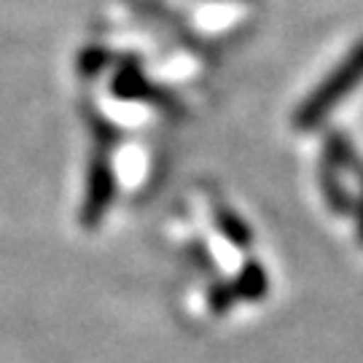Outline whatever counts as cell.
<instances>
[{
    "label": "cell",
    "instance_id": "1",
    "mask_svg": "<svg viewBox=\"0 0 363 363\" xmlns=\"http://www.w3.org/2000/svg\"><path fill=\"white\" fill-rule=\"evenodd\" d=\"M361 81H363V40H358L350 52L342 57V62L301 100V105L294 111V127L298 132L318 130L325 121V116L350 91H355L361 86Z\"/></svg>",
    "mask_w": 363,
    "mask_h": 363
},
{
    "label": "cell",
    "instance_id": "2",
    "mask_svg": "<svg viewBox=\"0 0 363 363\" xmlns=\"http://www.w3.org/2000/svg\"><path fill=\"white\" fill-rule=\"evenodd\" d=\"M116 194V178H113V169L108 164L105 156H97L91 162L89 169V181H86V194H84V210H81V220L86 226H97L103 216L108 213L111 202Z\"/></svg>",
    "mask_w": 363,
    "mask_h": 363
},
{
    "label": "cell",
    "instance_id": "3",
    "mask_svg": "<svg viewBox=\"0 0 363 363\" xmlns=\"http://www.w3.org/2000/svg\"><path fill=\"white\" fill-rule=\"evenodd\" d=\"M323 159H328L337 169L350 172L352 178L361 183V194H363V156L355 151V145H352L342 132H337V130L325 132Z\"/></svg>",
    "mask_w": 363,
    "mask_h": 363
},
{
    "label": "cell",
    "instance_id": "4",
    "mask_svg": "<svg viewBox=\"0 0 363 363\" xmlns=\"http://www.w3.org/2000/svg\"><path fill=\"white\" fill-rule=\"evenodd\" d=\"M318 186H320V194H323V202L328 205V210L334 216H350L352 213V194L345 189V183L339 178V169L328 162V159H320V167H318Z\"/></svg>",
    "mask_w": 363,
    "mask_h": 363
},
{
    "label": "cell",
    "instance_id": "5",
    "mask_svg": "<svg viewBox=\"0 0 363 363\" xmlns=\"http://www.w3.org/2000/svg\"><path fill=\"white\" fill-rule=\"evenodd\" d=\"M213 220H216V229L220 232V237H226L234 247H247L253 245V229L247 226V220L242 216H237L229 205H213Z\"/></svg>",
    "mask_w": 363,
    "mask_h": 363
},
{
    "label": "cell",
    "instance_id": "6",
    "mask_svg": "<svg viewBox=\"0 0 363 363\" xmlns=\"http://www.w3.org/2000/svg\"><path fill=\"white\" fill-rule=\"evenodd\" d=\"M234 294L237 298H245V301H261L269 291V277H267V269L261 267L259 261H245L240 267V272L234 277Z\"/></svg>",
    "mask_w": 363,
    "mask_h": 363
},
{
    "label": "cell",
    "instance_id": "7",
    "mask_svg": "<svg viewBox=\"0 0 363 363\" xmlns=\"http://www.w3.org/2000/svg\"><path fill=\"white\" fill-rule=\"evenodd\" d=\"M113 91L121 94V97H145V94H151L148 89V84H145V78L135 70V67H124L121 73L116 76V84H113Z\"/></svg>",
    "mask_w": 363,
    "mask_h": 363
},
{
    "label": "cell",
    "instance_id": "8",
    "mask_svg": "<svg viewBox=\"0 0 363 363\" xmlns=\"http://www.w3.org/2000/svg\"><path fill=\"white\" fill-rule=\"evenodd\" d=\"M234 301H237V294H234L232 283H226V280H216V283L208 288V304L216 315L229 312L234 307Z\"/></svg>",
    "mask_w": 363,
    "mask_h": 363
},
{
    "label": "cell",
    "instance_id": "9",
    "mask_svg": "<svg viewBox=\"0 0 363 363\" xmlns=\"http://www.w3.org/2000/svg\"><path fill=\"white\" fill-rule=\"evenodd\" d=\"M352 218H355V237H358V242L363 245V194L352 202Z\"/></svg>",
    "mask_w": 363,
    "mask_h": 363
},
{
    "label": "cell",
    "instance_id": "10",
    "mask_svg": "<svg viewBox=\"0 0 363 363\" xmlns=\"http://www.w3.org/2000/svg\"><path fill=\"white\" fill-rule=\"evenodd\" d=\"M81 65H84V70H89V73H91V70L97 73V70L105 65L103 52H86L84 57H81Z\"/></svg>",
    "mask_w": 363,
    "mask_h": 363
}]
</instances>
